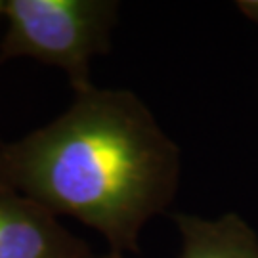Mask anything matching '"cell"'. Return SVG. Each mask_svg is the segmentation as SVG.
<instances>
[{"label": "cell", "instance_id": "6da1fadb", "mask_svg": "<svg viewBox=\"0 0 258 258\" xmlns=\"http://www.w3.org/2000/svg\"><path fill=\"white\" fill-rule=\"evenodd\" d=\"M182 157L153 111L126 88L75 92L52 122L0 146V182L52 214L138 252L151 218L172 205Z\"/></svg>", "mask_w": 258, "mask_h": 258}, {"label": "cell", "instance_id": "7a4b0ae2", "mask_svg": "<svg viewBox=\"0 0 258 258\" xmlns=\"http://www.w3.org/2000/svg\"><path fill=\"white\" fill-rule=\"evenodd\" d=\"M0 65L29 57L57 67L75 92L94 86V57L111 50L117 0H6Z\"/></svg>", "mask_w": 258, "mask_h": 258}, {"label": "cell", "instance_id": "3957f363", "mask_svg": "<svg viewBox=\"0 0 258 258\" xmlns=\"http://www.w3.org/2000/svg\"><path fill=\"white\" fill-rule=\"evenodd\" d=\"M59 218L0 182V258H94Z\"/></svg>", "mask_w": 258, "mask_h": 258}, {"label": "cell", "instance_id": "277c9868", "mask_svg": "<svg viewBox=\"0 0 258 258\" xmlns=\"http://www.w3.org/2000/svg\"><path fill=\"white\" fill-rule=\"evenodd\" d=\"M182 249L178 258H258V237L241 216L220 218L174 214Z\"/></svg>", "mask_w": 258, "mask_h": 258}, {"label": "cell", "instance_id": "5b68a950", "mask_svg": "<svg viewBox=\"0 0 258 258\" xmlns=\"http://www.w3.org/2000/svg\"><path fill=\"white\" fill-rule=\"evenodd\" d=\"M237 8L249 19L258 23V0H241V2H237Z\"/></svg>", "mask_w": 258, "mask_h": 258}, {"label": "cell", "instance_id": "8992f818", "mask_svg": "<svg viewBox=\"0 0 258 258\" xmlns=\"http://www.w3.org/2000/svg\"><path fill=\"white\" fill-rule=\"evenodd\" d=\"M94 258H126V254H120V252H113V250H109L107 254H102V256H94Z\"/></svg>", "mask_w": 258, "mask_h": 258}, {"label": "cell", "instance_id": "52a82bcc", "mask_svg": "<svg viewBox=\"0 0 258 258\" xmlns=\"http://www.w3.org/2000/svg\"><path fill=\"white\" fill-rule=\"evenodd\" d=\"M4 4H6V0H0V16H2V12H4Z\"/></svg>", "mask_w": 258, "mask_h": 258}]
</instances>
